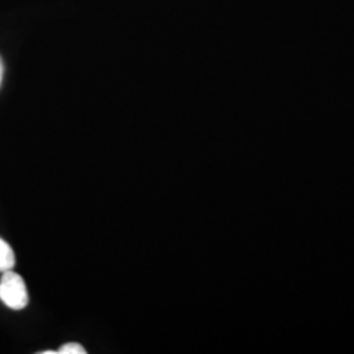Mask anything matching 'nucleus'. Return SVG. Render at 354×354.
Segmentation results:
<instances>
[{
    "instance_id": "20e7f679",
    "label": "nucleus",
    "mask_w": 354,
    "mask_h": 354,
    "mask_svg": "<svg viewBox=\"0 0 354 354\" xmlns=\"http://www.w3.org/2000/svg\"><path fill=\"white\" fill-rule=\"evenodd\" d=\"M2 73H3V68H2V61H0V84H2Z\"/></svg>"
},
{
    "instance_id": "f03ea898",
    "label": "nucleus",
    "mask_w": 354,
    "mask_h": 354,
    "mask_svg": "<svg viewBox=\"0 0 354 354\" xmlns=\"http://www.w3.org/2000/svg\"><path fill=\"white\" fill-rule=\"evenodd\" d=\"M15 253H13L10 245L0 238V272L10 271V269L15 268Z\"/></svg>"
},
{
    "instance_id": "f257e3e1",
    "label": "nucleus",
    "mask_w": 354,
    "mask_h": 354,
    "mask_svg": "<svg viewBox=\"0 0 354 354\" xmlns=\"http://www.w3.org/2000/svg\"><path fill=\"white\" fill-rule=\"evenodd\" d=\"M0 300L12 310H24L30 304L24 277L12 269L2 272L0 277Z\"/></svg>"
},
{
    "instance_id": "7ed1b4c3",
    "label": "nucleus",
    "mask_w": 354,
    "mask_h": 354,
    "mask_svg": "<svg viewBox=\"0 0 354 354\" xmlns=\"http://www.w3.org/2000/svg\"><path fill=\"white\" fill-rule=\"evenodd\" d=\"M56 354H86V349L79 343H66L57 349Z\"/></svg>"
}]
</instances>
